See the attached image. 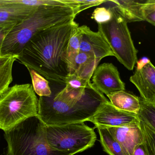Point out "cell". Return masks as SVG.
I'll list each match as a JSON object with an SVG mask.
<instances>
[{"label":"cell","instance_id":"cell-1","mask_svg":"<svg viewBox=\"0 0 155 155\" xmlns=\"http://www.w3.org/2000/svg\"><path fill=\"white\" fill-rule=\"evenodd\" d=\"M78 27L73 20L38 33L25 46L17 60L51 83L65 86L69 74L67 47Z\"/></svg>","mask_w":155,"mask_h":155},{"label":"cell","instance_id":"cell-2","mask_svg":"<svg viewBox=\"0 0 155 155\" xmlns=\"http://www.w3.org/2000/svg\"><path fill=\"white\" fill-rule=\"evenodd\" d=\"M51 91L50 97L40 96L38 100V116L46 125L88 121L103 103L107 101L92 83L84 94L67 91L64 86Z\"/></svg>","mask_w":155,"mask_h":155},{"label":"cell","instance_id":"cell-3","mask_svg":"<svg viewBox=\"0 0 155 155\" xmlns=\"http://www.w3.org/2000/svg\"><path fill=\"white\" fill-rule=\"evenodd\" d=\"M77 15L76 11L69 6L38 8L15 26L4 42L0 55L19 56L36 34L54 25L74 20Z\"/></svg>","mask_w":155,"mask_h":155},{"label":"cell","instance_id":"cell-4","mask_svg":"<svg viewBox=\"0 0 155 155\" xmlns=\"http://www.w3.org/2000/svg\"><path fill=\"white\" fill-rule=\"evenodd\" d=\"M7 155H73L55 150L48 143L46 125L38 116L4 132Z\"/></svg>","mask_w":155,"mask_h":155},{"label":"cell","instance_id":"cell-5","mask_svg":"<svg viewBox=\"0 0 155 155\" xmlns=\"http://www.w3.org/2000/svg\"><path fill=\"white\" fill-rule=\"evenodd\" d=\"M38 115V100L32 85H15L0 96V129L4 132Z\"/></svg>","mask_w":155,"mask_h":155},{"label":"cell","instance_id":"cell-6","mask_svg":"<svg viewBox=\"0 0 155 155\" xmlns=\"http://www.w3.org/2000/svg\"><path fill=\"white\" fill-rule=\"evenodd\" d=\"M113 13L111 21L98 25V32L113 51L114 56L127 69L132 71L137 62L138 51L135 47L127 21L110 6Z\"/></svg>","mask_w":155,"mask_h":155},{"label":"cell","instance_id":"cell-7","mask_svg":"<svg viewBox=\"0 0 155 155\" xmlns=\"http://www.w3.org/2000/svg\"><path fill=\"white\" fill-rule=\"evenodd\" d=\"M46 133L48 143L54 149L73 155L92 147L97 140L94 129L84 123L46 125Z\"/></svg>","mask_w":155,"mask_h":155},{"label":"cell","instance_id":"cell-8","mask_svg":"<svg viewBox=\"0 0 155 155\" xmlns=\"http://www.w3.org/2000/svg\"><path fill=\"white\" fill-rule=\"evenodd\" d=\"M138 120L136 114L120 110L107 100L88 121L94 123L96 127H112L131 124Z\"/></svg>","mask_w":155,"mask_h":155},{"label":"cell","instance_id":"cell-9","mask_svg":"<svg viewBox=\"0 0 155 155\" xmlns=\"http://www.w3.org/2000/svg\"><path fill=\"white\" fill-rule=\"evenodd\" d=\"M91 83L96 90L107 96L125 91V85L120 78L117 68L111 63H104L97 67Z\"/></svg>","mask_w":155,"mask_h":155},{"label":"cell","instance_id":"cell-10","mask_svg":"<svg viewBox=\"0 0 155 155\" xmlns=\"http://www.w3.org/2000/svg\"><path fill=\"white\" fill-rule=\"evenodd\" d=\"M137 63L130 81L139 91L142 99L155 103V66L147 58L137 61Z\"/></svg>","mask_w":155,"mask_h":155},{"label":"cell","instance_id":"cell-11","mask_svg":"<svg viewBox=\"0 0 155 155\" xmlns=\"http://www.w3.org/2000/svg\"><path fill=\"white\" fill-rule=\"evenodd\" d=\"M79 27L82 32L80 52L89 54L99 61L107 56H114L109 45L99 32H94L86 25Z\"/></svg>","mask_w":155,"mask_h":155},{"label":"cell","instance_id":"cell-12","mask_svg":"<svg viewBox=\"0 0 155 155\" xmlns=\"http://www.w3.org/2000/svg\"><path fill=\"white\" fill-rule=\"evenodd\" d=\"M119 143L126 155H133L135 148L144 142L139 120L120 127H106Z\"/></svg>","mask_w":155,"mask_h":155},{"label":"cell","instance_id":"cell-13","mask_svg":"<svg viewBox=\"0 0 155 155\" xmlns=\"http://www.w3.org/2000/svg\"><path fill=\"white\" fill-rule=\"evenodd\" d=\"M39 8L0 0V22L19 23Z\"/></svg>","mask_w":155,"mask_h":155},{"label":"cell","instance_id":"cell-14","mask_svg":"<svg viewBox=\"0 0 155 155\" xmlns=\"http://www.w3.org/2000/svg\"><path fill=\"white\" fill-rule=\"evenodd\" d=\"M146 0H108L127 23L144 21L143 7Z\"/></svg>","mask_w":155,"mask_h":155},{"label":"cell","instance_id":"cell-15","mask_svg":"<svg viewBox=\"0 0 155 155\" xmlns=\"http://www.w3.org/2000/svg\"><path fill=\"white\" fill-rule=\"evenodd\" d=\"M107 96L110 103L116 108L138 114L141 108L140 97L125 91L117 92Z\"/></svg>","mask_w":155,"mask_h":155},{"label":"cell","instance_id":"cell-16","mask_svg":"<svg viewBox=\"0 0 155 155\" xmlns=\"http://www.w3.org/2000/svg\"><path fill=\"white\" fill-rule=\"evenodd\" d=\"M100 61L89 54L80 52L75 58L74 73L90 83Z\"/></svg>","mask_w":155,"mask_h":155},{"label":"cell","instance_id":"cell-17","mask_svg":"<svg viewBox=\"0 0 155 155\" xmlns=\"http://www.w3.org/2000/svg\"><path fill=\"white\" fill-rule=\"evenodd\" d=\"M18 56L0 55V96L9 88L13 81L12 68Z\"/></svg>","mask_w":155,"mask_h":155},{"label":"cell","instance_id":"cell-18","mask_svg":"<svg viewBox=\"0 0 155 155\" xmlns=\"http://www.w3.org/2000/svg\"><path fill=\"white\" fill-rule=\"evenodd\" d=\"M100 142L106 153L109 155H126L121 145L106 127H97Z\"/></svg>","mask_w":155,"mask_h":155},{"label":"cell","instance_id":"cell-19","mask_svg":"<svg viewBox=\"0 0 155 155\" xmlns=\"http://www.w3.org/2000/svg\"><path fill=\"white\" fill-rule=\"evenodd\" d=\"M81 36L82 32L79 26L74 32L73 34L69 40L67 51L69 74L74 73V62L75 58L80 52Z\"/></svg>","mask_w":155,"mask_h":155},{"label":"cell","instance_id":"cell-20","mask_svg":"<svg viewBox=\"0 0 155 155\" xmlns=\"http://www.w3.org/2000/svg\"><path fill=\"white\" fill-rule=\"evenodd\" d=\"M31 78L33 88L35 93L40 96L50 97L52 94L49 82L43 76L31 69H28Z\"/></svg>","mask_w":155,"mask_h":155},{"label":"cell","instance_id":"cell-21","mask_svg":"<svg viewBox=\"0 0 155 155\" xmlns=\"http://www.w3.org/2000/svg\"><path fill=\"white\" fill-rule=\"evenodd\" d=\"M140 103L138 118L155 132V103L147 102L140 97Z\"/></svg>","mask_w":155,"mask_h":155},{"label":"cell","instance_id":"cell-22","mask_svg":"<svg viewBox=\"0 0 155 155\" xmlns=\"http://www.w3.org/2000/svg\"><path fill=\"white\" fill-rule=\"evenodd\" d=\"M91 84V82L89 83L83 80L75 74H71L68 75L66 78L64 89L67 91L84 94Z\"/></svg>","mask_w":155,"mask_h":155},{"label":"cell","instance_id":"cell-23","mask_svg":"<svg viewBox=\"0 0 155 155\" xmlns=\"http://www.w3.org/2000/svg\"><path fill=\"white\" fill-rule=\"evenodd\" d=\"M139 124L143 132V143L146 148L147 154L155 155V132L140 120Z\"/></svg>","mask_w":155,"mask_h":155},{"label":"cell","instance_id":"cell-24","mask_svg":"<svg viewBox=\"0 0 155 155\" xmlns=\"http://www.w3.org/2000/svg\"><path fill=\"white\" fill-rule=\"evenodd\" d=\"M113 13L111 8L108 9L104 7H97L94 10L91 18L94 19L97 24L106 23L111 21Z\"/></svg>","mask_w":155,"mask_h":155},{"label":"cell","instance_id":"cell-25","mask_svg":"<svg viewBox=\"0 0 155 155\" xmlns=\"http://www.w3.org/2000/svg\"><path fill=\"white\" fill-rule=\"evenodd\" d=\"M144 21L155 26V0H146L143 7Z\"/></svg>","mask_w":155,"mask_h":155},{"label":"cell","instance_id":"cell-26","mask_svg":"<svg viewBox=\"0 0 155 155\" xmlns=\"http://www.w3.org/2000/svg\"><path fill=\"white\" fill-rule=\"evenodd\" d=\"M108 1L107 0H76L78 5V14L88 8L100 5Z\"/></svg>","mask_w":155,"mask_h":155},{"label":"cell","instance_id":"cell-27","mask_svg":"<svg viewBox=\"0 0 155 155\" xmlns=\"http://www.w3.org/2000/svg\"><path fill=\"white\" fill-rule=\"evenodd\" d=\"M17 24L15 23L0 22V50L5 38Z\"/></svg>","mask_w":155,"mask_h":155},{"label":"cell","instance_id":"cell-28","mask_svg":"<svg viewBox=\"0 0 155 155\" xmlns=\"http://www.w3.org/2000/svg\"><path fill=\"white\" fill-rule=\"evenodd\" d=\"M133 155H148L144 143L135 147Z\"/></svg>","mask_w":155,"mask_h":155}]
</instances>
